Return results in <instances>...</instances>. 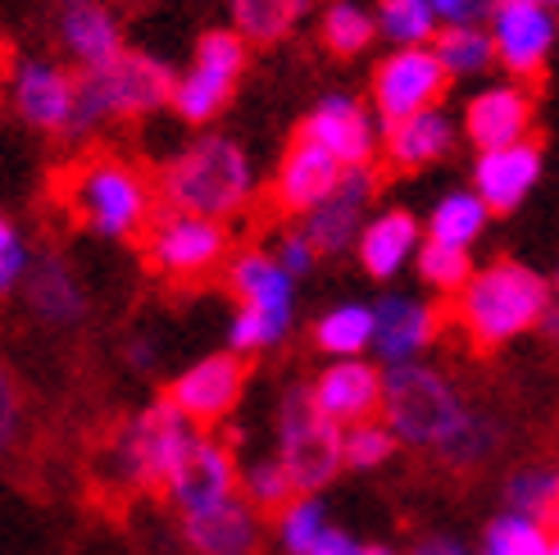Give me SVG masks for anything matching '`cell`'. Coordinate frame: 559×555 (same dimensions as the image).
Instances as JSON below:
<instances>
[{
	"mask_svg": "<svg viewBox=\"0 0 559 555\" xmlns=\"http://www.w3.org/2000/svg\"><path fill=\"white\" fill-rule=\"evenodd\" d=\"M382 420L396 428L405 447L437 456L451 469H478L500 447V428L483 410L464 401L460 387L432 365H396L386 369Z\"/></svg>",
	"mask_w": 559,
	"mask_h": 555,
	"instance_id": "1",
	"label": "cell"
},
{
	"mask_svg": "<svg viewBox=\"0 0 559 555\" xmlns=\"http://www.w3.org/2000/svg\"><path fill=\"white\" fill-rule=\"evenodd\" d=\"M550 310V283L519 260H496L478 269L455 296V319L478 351L510 346L523 332L546 328Z\"/></svg>",
	"mask_w": 559,
	"mask_h": 555,
	"instance_id": "2",
	"label": "cell"
},
{
	"mask_svg": "<svg viewBox=\"0 0 559 555\" xmlns=\"http://www.w3.org/2000/svg\"><path fill=\"white\" fill-rule=\"evenodd\" d=\"M159 197L169 201V210L205 214L228 224L233 214H241L255 201V164H250L241 142L223 132H205L164 164Z\"/></svg>",
	"mask_w": 559,
	"mask_h": 555,
	"instance_id": "3",
	"label": "cell"
},
{
	"mask_svg": "<svg viewBox=\"0 0 559 555\" xmlns=\"http://www.w3.org/2000/svg\"><path fill=\"white\" fill-rule=\"evenodd\" d=\"M64 205L82 228H92L105 241L146 237L155 224V187L123 155H87L64 174L60 187Z\"/></svg>",
	"mask_w": 559,
	"mask_h": 555,
	"instance_id": "4",
	"label": "cell"
},
{
	"mask_svg": "<svg viewBox=\"0 0 559 555\" xmlns=\"http://www.w3.org/2000/svg\"><path fill=\"white\" fill-rule=\"evenodd\" d=\"M178 78L174 69L146 50H123L115 64L78 73V119L69 137H92L105 123L146 119L155 109L174 105Z\"/></svg>",
	"mask_w": 559,
	"mask_h": 555,
	"instance_id": "5",
	"label": "cell"
},
{
	"mask_svg": "<svg viewBox=\"0 0 559 555\" xmlns=\"http://www.w3.org/2000/svg\"><path fill=\"white\" fill-rule=\"evenodd\" d=\"M223 273L241 300V310L228 319V351L246 359L273 351L296 323V278L273 251H237Z\"/></svg>",
	"mask_w": 559,
	"mask_h": 555,
	"instance_id": "6",
	"label": "cell"
},
{
	"mask_svg": "<svg viewBox=\"0 0 559 555\" xmlns=\"http://www.w3.org/2000/svg\"><path fill=\"white\" fill-rule=\"evenodd\" d=\"M201 424H191L187 414L159 397L151 401L146 410H136L132 420L115 433L105 451V464H109V479L119 487H169V479L178 474V464L187 460V451L201 441Z\"/></svg>",
	"mask_w": 559,
	"mask_h": 555,
	"instance_id": "7",
	"label": "cell"
},
{
	"mask_svg": "<svg viewBox=\"0 0 559 555\" xmlns=\"http://www.w3.org/2000/svg\"><path fill=\"white\" fill-rule=\"evenodd\" d=\"M277 460L287 464L296 492H323L346 469V428L314 405L310 387H287L277 401Z\"/></svg>",
	"mask_w": 559,
	"mask_h": 555,
	"instance_id": "8",
	"label": "cell"
},
{
	"mask_svg": "<svg viewBox=\"0 0 559 555\" xmlns=\"http://www.w3.org/2000/svg\"><path fill=\"white\" fill-rule=\"evenodd\" d=\"M246 46L250 42L237 27H210V33H201V42L191 50V64L174 87V105H169L182 123L201 128L228 109L237 82L246 73Z\"/></svg>",
	"mask_w": 559,
	"mask_h": 555,
	"instance_id": "9",
	"label": "cell"
},
{
	"mask_svg": "<svg viewBox=\"0 0 559 555\" xmlns=\"http://www.w3.org/2000/svg\"><path fill=\"white\" fill-rule=\"evenodd\" d=\"M146 264L169 283H205L228 269V224L205 214L169 210L146 228Z\"/></svg>",
	"mask_w": 559,
	"mask_h": 555,
	"instance_id": "10",
	"label": "cell"
},
{
	"mask_svg": "<svg viewBox=\"0 0 559 555\" xmlns=\"http://www.w3.org/2000/svg\"><path fill=\"white\" fill-rule=\"evenodd\" d=\"M10 105L33 132L69 137L78 119V73L46 55H19L10 64Z\"/></svg>",
	"mask_w": 559,
	"mask_h": 555,
	"instance_id": "11",
	"label": "cell"
},
{
	"mask_svg": "<svg viewBox=\"0 0 559 555\" xmlns=\"http://www.w3.org/2000/svg\"><path fill=\"white\" fill-rule=\"evenodd\" d=\"M445 87H451V73L437 60L432 46H401L391 50L386 60L373 69V105L382 123H401L409 115H424L437 109Z\"/></svg>",
	"mask_w": 559,
	"mask_h": 555,
	"instance_id": "12",
	"label": "cell"
},
{
	"mask_svg": "<svg viewBox=\"0 0 559 555\" xmlns=\"http://www.w3.org/2000/svg\"><path fill=\"white\" fill-rule=\"evenodd\" d=\"M487 27L496 42V64L514 82L537 78L559 42V19L542 0H496Z\"/></svg>",
	"mask_w": 559,
	"mask_h": 555,
	"instance_id": "13",
	"label": "cell"
},
{
	"mask_svg": "<svg viewBox=\"0 0 559 555\" xmlns=\"http://www.w3.org/2000/svg\"><path fill=\"white\" fill-rule=\"evenodd\" d=\"M246 355L237 351H214V355H201L195 365H187L174 382H169V397L191 424L201 428H214L223 420H233L241 397H246Z\"/></svg>",
	"mask_w": 559,
	"mask_h": 555,
	"instance_id": "14",
	"label": "cell"
},
{
	"mask_svg": "<svg viewBox=\"0 0 559 555\" xmlns=\"http://www.w3.org/2000/svg\"><path fill=\"white\" fill-rule=\"evenodd\" d=\"M164 496H169L178 519L205 515L223 501H233V496H241V469H237L233 447L214 433H201V441L187 451V460L178 464V474L169 479Z\"/></svg>",
	"mask_w": 559,
	"mask_h": 555,
	"instance_id": "15",
	"label": "cell"
},
{
	"mask_svg": "<svg viewBox=\"0 0 559 555\" xmlns=\"http://www.w3.org/2000/svg\"><path fill=\"white\" fill-rule=\"evenodd\" d=\"M373 197H378V178L373 169H346L342 182L300 219L305 237L319 246V256H342L359 246V233L373 219Z\"/></svg>",
	"mask_w": 559,
	"mask_h": 555,
	"instance_id": "16",
	"label": "cell"
},
{
	"mask_svg": "<svg viewBox=\"0 0 559 555\" xmlns=\"http://www.w3.org/2000/svg\"><path fill=\"white\" fill-rule=\"evenodd\" d=\"M314 405L328 414L332 424H365L382 414V397H386V369L373 359L355 355V359H328L319 369V378L310 382Z\"/></svg>",
	"mask_w": 559,
	"mask_h": 555,
	"instance_id": "17",
	"label": "cell"
},
{
	"mask_svg": "<svg viewBox=\"0 0 559 555\" xmlns=\"http://www.w3.org/2000/svg\"><path fill=\"white\" fill-rule=\"evenodd\" d=\"M373 315H378V365L382 369H396V365H418L428 355V346L437 342V328L441 315L437 305L424 296H409V292H386L373 300Z\"/></svg>",
	"mask_w": 559,
	"mask_h": 555,
	"instance_id": "18",
	"label": "cell"
},
{
	"mask_svg": "<svg viewBox=\"0 0 559 555\" xmlns=\"http://www.w3.org/2000/svg\"><path fill=\"white\" fill-rule=\"evenodd\" d=\"M533 119H537V101L523 82H491V87L468 96L464 137L478 151L514 146V142H527V137H533Z\"/></svg>",
	"mask_w": 559,
	"mask_h": 555,
	"instance_id": "19",
	"label": "cell"
},
{
	"mask_svg": "<svg viewBox=\"0 0 559 555\" xmlns=\"http://www.w3.org/2000/svg\"><path fill=\"white\" fill-rule=\"evenodd\" d=\"M300 137H310L323 151H332L346 169H369L378 155V123L369 115V105H359L355 96H323L305 115Z\"/></svg>",
	"mask_w": 559,
	"mask_h": 555,
	"instance_id": "20",
	"label": "cell"
},
{
	"mask_svg": "<svg viewBox=\"0 0 559 555\" xmlns=\"http://www.w3.org/2000/svg\"><path fill=\"white\" fill-rule=\"evenodd\" d=\"M346 164L323 151L319 142H310V137L296 132V142L283 151V160H277V174H273V205L283 214H296L305 219L310 214L332 187L342 182Z\"/></svg>",
	"mask_w": 559,
	"mask_h": 555,
	"instance_id": "21",
	"label": "cell"
},
{
	"mask_svg": "<svg viewBox=\"0 0 559 555\" xmlns=\"http://www.w3.org/2000/svg\"><path fill=\"white\" fill-rule=\"evenodd\" d=\"M542 169H546V155L533 137L514 146L478 151V160H473V191L487 201L491 214H510L537 191Z\"/></svg>",
	"mask_w": 559,
	"mask_h": 555,
	"instance_id": "22",
	"label": "cell"
},
{
	"mask_svg": "<svg viewBox=\"0 0 559 555\" xmlns=\"http://www.w3.org/2000/svg\"><path fill=\"white\" fill-rule=\"evenodd\" d=\"M55 37H60V50L69 55V64L78 73H92L115 64L123 46V23L119 14L105 5V0H82V5H64L60 23H55Z\"/></svg>",
	"mask_w": 559,
	"mask_h": 555,
	"instance_id": "23",
	"label": "cell"
},
{
	"mask_svg": "<svg viewBox=\"0 0 559 555\" xmlns=\"http://www.w3.org/2000/svg\"><path fill=\"white\" fill-rule=\"evenodd\" d=\"M23 305L41 328H55V332L78 328L92 310L82 278L60 256H46L41 264H33V273H27V283H23Z\"/></svg>",
	"mask_w": 559,
	"mask_h": 555,
	"instance_id": "24",
	"label": "cell"
},
{
	"mask_svg": "<svg viewBox=\"0 0 559 555\" xmlns=\"http://www.w3.org/2000/svg\"><path fill=\"white\" fill-rule=\"evenodd\" d=\"M424 241H428V228L409 210H378L369 219V228L359 233L355 256L373 283H391L396 273H405L409 260H418Z\"/></svg>",
	"mask_w": 559,
	"mask_h": 555,
	"instance_id": "25",
	"label": "cell"
},
{
	"mask_svg": "<svg viewBox=\"0 0 559 555\" xmlns=\"http://www.w3.org/2000/svg\"><path fill=\"white\" fill-rule=\"evenodd\" d=\"M455 123L451 115L437 105V109H424V115H409L401 123H386V137H382V155L391 169L401 174H418V169H432L445 155L455 151Z\"/></svg>",
	"mask_w": 559,
	"mask_h": 555,
	"instance_id": "26",
	"label": "cell"
},
{
	"mask_svg": "<svg viewBox=\"0 0 559 555\" xmlns=\"http://www.w3.org/2000/svg\"><path fill=\"white\" fill-rule=\"evenodd\" d=\"M182 538L191 542L195 555H255L260 551V510L233 496L205 515L182 519Z\"/></svg>",
	"mask_w": 559,
	"mask_h": 555,
	"instance_id": "27",
	"label": "cell"
},
{
	"mask_svg": "<svg viewBox=\"0 0 559 555\" xmlns=\"http://www.w3.org/2000/svg\"><path fill=\"white\" fill-rule=\"evenodd\" d=\"M373 342H378V315L369 300H342L323 310L314 323V346L328 359H355L373 351Z\"/></svg>",
	"mask_w": 559,
	"mask_h": 555,
	"instance_id": "28",
	"label": "cell"
},
{
	"mask_svg": "<svg viewBox=\"0 0 559 555\" xmlns=\"http://www.w3.org/2000/svg\"><path fill=\"white\" fill-rule=\"evenodd\" d=\"M314 10V0H228L233 27L250 46H273L296 33V23Z\"/></svg>",
	"mask_w": 559,
	"mask_h": 555,
	"instance_id": "29",
	"label": "cell"
},
{
	"mask_svg": "<svg viewBox=\"0 0 559 555\" xmlns=\"http://www.w3.org/2000/svg\"><path fill=\"white\" fill-rule=\"evenodd\" d=\"M487 219H491L487 201L473 187H464V191H445V197L432 205L424 228H428V241H445V246L468 251V246L487 233Z\"/></svg>",
	"mask_w": 559,
	"mask_h": 555,
	"instance_id": "30",
	"label": "cell"
},
{
	"mask_svg": "<svg viewBox=\"0 0 559 555\" xmlns=\"http://www.w3.org/2000/svg\"><path fill=\"white\" fill-rule=\"evenodd\" d=\"M319 37L332 55H365L382 33H378V10H369L365 0H328L319 14Z\"/></svg>",
	"mask_w": 559,
	"mask_h": 555,
	"instance_id": "31",
	"label": "cell"
},
{
	"mask_svg": "<svg viewBox=\"0 0 559 555\" xmlns=\"http://www.w3.org/2000/svg\"><path fill=\"white\" fill-rule=\"evenodd\" d=\"M328 529H332V515L319 501V492H300L292 506H283L273 515V538L287 555H310Z\"/></svg>",
	"mask_w": 559,
	"mask_h": 555,
	"instance_id": "32",
	"label": "cell"
},
{
	"mask_svg": "<svg viewBox=\"0 0 559 555\" xmlns=\"http://www.w3.org/2000/svg\"><path fill=\"white\" fill-rule=\"evenodd\" d=\"M432 50L451 78H483L496 64V42H491L487 23L483 27H441Z\"/></svg>",
	"mask_w": 559,
	"mask_h": 555,
	"instance_id": "33",
	"label": "cell"
},
{
	"mask_svg": "<svg viewBox=\"0 0 559 555\" xmlns=\"http://www.w3.org/2000/svg\"><path fill=\"white\" fill-rule=\"evenodd\" d=\"M506 506L514 515L559 523V469L550 464H523L506 483Z\"/></svg>",
	"mask_w": 559,
	"mask_h": 555,
	"instance_id": "34",
	"label": "cell"
},
{
	"mask_svg": "<svg viewBox=\"0 0 559 555\" xmlns=\"http://www.w3.org/2000/svg\"><path fill=\"white\" fill-rule=\"evenodd\" d=\"M378 33L391 42V50L432 46L441 33V19L432 0H378Z\"/></svg>",
	"mask_w": 559,
	"mask_h": 555,
	"instance_id": "35",
	"label": "cell"
},
{
	"mask_svg": "<svg viewBox=\"0 0 559 555\" xmlns=\"http://www.w3.org/2000/svg\"><path fill=\"white\" fill-rule=\"evenodd\" d=\"M546 542H550V529L542 519L506 510L500 519L487 523V533L478 542V555H546Z\"/></svg>",
	"mask_w": 559,
	"mask_h": 555,
	"instance_id": "36",
	"label": "cell"
},
{
	"mask_svg": "<svg viewBox=\"0 0 559 555\" xmlns=\"http://www.w3.org/2000/svg\"><path fill=\"white\" fill-rule=\"evenodd\" d=\"M418 278H424V287L441 292V296H460L468 287V278L478 273L468 251L460 246H445V241H424V251H418Z\"/></svg>",
	"mask_w": 559,
	"mask_h": 555,
	"instance_id": "37",
	"label": "cell"
},
{
	"mask_svg": "<svg viewBox=\"0 0 559 555\" xmlns=\"http://www.w3.org/2000/svg\"><path fill=\"white\" fill-rule=\"evenodd\" d=\"M241 496L255 510H283V506H292L296 501V483H292V474H287V464L283 460H255V464H246L241 469Z\"/></svg>",
	"mask_w": 559,
	"mask_h": 555,
	"instance_id": "38",
	"label": "cell"
},
{
	"mask_svg": "<svg viewBox=\"0 0 559 555\" xmlns=\"http://www.w3.org/2000/svg\"><path fill=\"white\" fill-rule=\"evenodd\" d=\"M346 469H359V474H369V469H382L391 464V456L401 451V437L386 420H365V424H350L346 428Z\"/></svg>",
	"mask_w": 559,
	"mask_h": 555,
	"instance_id": "39",
	"label": "cell"
},
{
	"mask_svg": "<svg viewBox=\"0 0 559 555\" xmlns=\"http://www.w3.org/2000/svg\"><path fill=\"white\" fill-rule=\"evenodd\" d=\"M27 273H33V251L23 241V228L14 219H0V292L14 296V287L27 283Z\"/></svg>",
	"mask_w": 559,
	"mask_h": 555,
	"instance_id": "40",
	"label": "cell"
},
{
	"mask_svg": "<svg viewBox=\"0 0 559 555\" xmlns=\"http://www.w3.org/2000/svg\"><path fill=\"white\" fill-rule=\"evenodd\" d=\"M273 256H277V264H283V269L296 278V283H300V278L314 269L319 246H314L310 237H305V228H292V233H283V237L273 241Z\"/></svg>",
	"mask_w": 559,
	"mask_h": 555,
	"instance_id": "41",
	"label": "cell"
},
{
	"mask_svg": "<svg viewBox=\"0 0 559 555\" xmlns=\"http://www.w3.org/2000/svg\"><path fill=\"white\" fill-rule=\"evenodd\" d=\"M432 10L441 27H483V19H491L496 10V0H432Z\"/></svg>",
	"mask_w": 559,
	"mask_h": 555,
	"instance_id": "42",
	"label": "cell"
},
{
	"mask_svg": "<svg viewBox=\"0 0 559 555\" xmlns=\"http://www.w3.org/2000/svg\"><path fill=\"white\" fill-rule=\"evenodd\" d=\"M310 555H369V546L359 542L355 533H346V529H337V523H332V529L323 533V542H319Z\"/></svg>",
	"mask_w": 559,
	"mask_h": 555,
	"instance_id": "43",
	"label": "cell"
},
{
	"mask_svg": "<svg viewBox=\"0 0 559 555\" xmlns=\"http://www.w3.org/2000/svg\"><path fill=\"white\" fill-rule=\"evenodd\" d=\"M123 355H128V369H132V374H155V369H159V351H155L151 342H128Z\"/></svg>",
	"mask_w": 559,
	"mask_h": 555,
	"instance_id": "44",
	"label": "cell"
},
{
	"mask_svg": "<svg viewBox=\"0 0 559 555\" xmlns=\"http://www.w3.org/2000/svg\"><path fill=\"white\" fill-rule=\"evenodd\" d=\"M409 555H468V546L460 542V538H441V533H432V538H424Z\"/></svg>",
	"mask_w": 559,
	"mask_h": 555,
	"instance_id": "45",
	"label": "cell"
},
{
	"mask_svg": "<svg viewBox=\"0 0 559 555\" xmlns=\"http://www.w3.org/2000/svg\"><path fill=\"white\" fill-rule=\"evenodd\" d=\"M14 424H19V414H14V397H10V382H5V441L14 437Z\"/></svg>",
	"mask_w": 559,
	"mask_h": 555,
	"instance_id": "46",
	"label": "cell"
},
{
	"mask_svg": "<svg viewBox=\"0 0 559 555\" xmlns=\"http://www.w3.org/2000/svg\"><path fill=\"white\" fill-rule=\"evenodd\" d=\"M546 338L559 346V305H555V310H550V319H546Z\"/></svg>",
	"mask_w": 559,
	"mask_h": 555,
	"instance_id": "47",
	"label": "cell"
},
{
	"mask_svg": "<svg viewBox=\"0 0 559 555\" xmlns=\"http://www.w3.org/2000/svg\"><path fill=\"white\" fill-rule=\"evenodd\" d=\"M546 555H559V533H550V542H546Z\"/></svg>",
	"mask_w": 559,
	"mask_h": 555,
	"instance_id": "48",
	"label": "cell"
},
{
	"mask_svg": "<svg viewBox=\"0 0 559 555\" xmlns=\"http://www.w3.org/2000/svg\"><path fill=\"white\" fill-rule=\"evenodd\" d=\"M369 555H396V551H391V546H369Z\"/></svg>",
	"mask_w": 559,
	"mask_h": 555,
	"instance_id": "49",
	"label": "cell"
},
{
	"mask_svg": "<svg viewBox=\"0 0 559 555\" xmlns=\"http://www.w3.org/2000/svg\"><path fill=\"white\" fill-rule=\"evenodd\" d=\"M542 5H550V10H559V0H542Z\"/></svg>",
	"mask_w": 559,
	"mask_h": 555,
	"instance_id": "50",
	"label": "cell"
},
{
	"mask_svg": "<svg viewBox=\"0 0 559 555\" xmlns=\"http://www.w3.org/2000/svg\"><path fill=\"white\" fill-rule=\"evenodd\" d=\"M60 5H82V0H60Z\"/></svg>",
	"mask_w": 559,
	"mask_h": 555,
	"instance_id": "51",
	"label": "cell"
},
{
	"mask_svg": "<svg viewBox=\"0 0 559 555\" xmlns=\"http://www.w3.org/2000/svg\"><path fill=\"white\" fill-rule=\"evenodd\" d=\"M555 292H559V273H555Z\"/></svg>",
	"mask_w": 559,
	"mask_h": 555,
	"instance_id": "52",
	"label": "cell"
}]
</instances>
